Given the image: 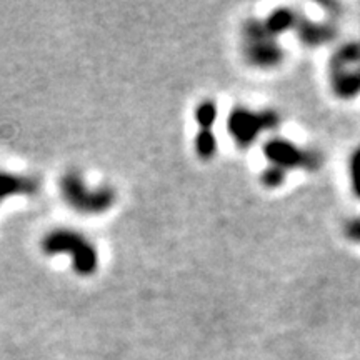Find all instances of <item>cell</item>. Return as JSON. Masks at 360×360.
I'll use <instances>...</instances> for the list:
<instances>
[{
	"instance_id": "cell-1",
	"label": "cell",
	"mask_w": 360,
	"mask_h": 360,
	"mask_svg": "<svg viewBox=\"0 0 360 360\" xmlns=\"http://www.w3.org/2000/svg\"><path fill=\"white\" fill-rule=\"evenodd\" d=\"M42 250L47 255H69L72 267L79 276H92L98 267V254L89 237L74 229H56L42 238Z\"/></svg>"
},
{
	"instance_id": "cell-14",
	"label": "cell",
	"mask_w": 360,
	"mask_h": 360,
	"mask_svg": "<svg viewBox=\"0 0 360 360\" xmlns=\"http://www.w3.org/2000/svg\"><path fill=\"white\" fill-rule=\"evenodd\" d=\"M344 232H345V237H347L349 240L360 244V217L349 220V222L345 224Z\"/></svg>"
},
{
	"instance_id": "cell-8",
	"label": "cell",
	"mask_w": 360,
	"mask_h": 360,
	"mask_svg": "<svg viewBox=\"0 0 360 360\" xmlns=\"http://www.w3.org/2000/svg\"><path fill=\"white\" fill-rule=\"evenodd\" d=\"M299 37L307 45H321L326 44L335 35V30L327 24H314V22L302 20L297 27Z\"/></svg>"
},
{
	"instance_id": "cell-12",
	"label": "cell",
	"mask_w": 360,
	"mask_h": 360,
	"mask_svg": "<svg viewBox=\"0 0 360 360\" xmlns=\"http://www.w3.org/2000/svg\"><path fill=\"white\" fill-rule=\"evenodd\" d=\"M350 180H352L355 195L360 199V147L354 152L352 159H350Z\"/></svg>"
},
{
	"instance_id": "cell-11",
	"label": "cell",
	"mask_w": 360,
	"mask_h": 360,
	"mask_svg": "<svg viewBox=\"0 0 360 360\" xmlns=\"http://www.w3.org/2000/svg\"><path fill=\"white\" fill-rule=\"evenodd\" d=\"M195 119L197 124L200 125L202 129H210L217 119V107L212 101H205L199 103L195 110Z\"/></svg>"
},
{
	"instance_id": "cell-6",
	"label": "cell",
	"mask_w": 360,
	"mask_h": 360,
	"mask_svg": "<svg viewBox=\"0 0 360 360\" xmlns=\"http://www.w3.org/2000/svg\"><path fill=\"white\" fill-rule=\"evenodd\" d=\"M264 154L272 162V167L281 169L285 172L287 169H307L314 170L321 165V155L314 150H305L295 143L283 139H274L265 143Z\"/></svg>"
},
{
	"instance_id": "cell-2",
	"label": "cell",
	"mask_w": 360,
	"mask_h": 360,
	"mask_svg": "<svg viewBox=\"0 0 360 360\" xmlns=\"http://www.w3.org/2000/svg\"><path fill=\"white\" fill-rule=\"evenodd\" d=\"M60 192L72 209L84 215H101L115 204L114 188H92L79 172H67L60 180Z\"/></svg>"
},
{
	"instance_id": "cell-5",
	"label": "cell",
	"mask_w": 360,
	"mask_h": 360,
	"mask_svg": "<svg viewBox=\"0 0 360 360\" xmlns=\"http://www.w3.org/2000/svg\"><path fill=\"white\" fill-rule=\"evenodd\" d=\"M278 124V117L272 110L254 112L249 109H236L229 117V132L240 147H249L262 130L274 129Z\"/></svg>"
},
{
	"instance_id": "cell-10",
	"label": "cell",
	"mask_w": 360,
	"mask_h": 360,
	"mask_svg": "<svg viewBox=\"0 0 360 360\" xmlns=\"http://www.w3.org/2000/svg\"><path fill=\"white\" fill-rule=\"evenodd\" d=\"M195 150L197 155L202 159H210L215 155L217 150V141H215V135L210 132V129H202L195 137Z\"/></svg>"
},
{
	"instance_id": "cell-3",
	"label": "cell",
	"mask_w": 360,
	"mask_h": 360,
	"mask_svg": "<svg viewBox=\"0 0 360 360\" xmlns=\"http://www.w3.org/2000/svg\"><path fill=\"white\" fill-rule=\"evenodd\" d=\"M328 79L332 90L340 98H354L360 94V42L342 45L330 58Z\"/></svg>"
},
{
	"instance_id": "cell-7",
	"label": "cell",
	"mask_w": 360,
	"mask_h": 360,
	"mask_svg": "<svg viewBox=\"0 0 360 360\" xmlns=\"http://www.w3.org/2000/svg\"><path fill=\"white\" fill-rule=\"evenodd\" d=\"M39 191V180L32 175H20L0 170V202L8 197L34 195Z\"/></svg>"
},
{
	"instance_id": "cell-9",
	"label": "cell",
	"mask_w": 360,
	"mask_h": 360,
	"mask_svg": "<svg viewBox=\"0 0 360 360\" xmlns=\"http://www.w3.org/2000/svg\"><path fill=\"white\" fill-rule=\"evenodd\" d=\"M264 24L274 35H278L287 32V30L295 25V15L294 12L287 11V8H278V11L274 12Z\"/></svg>"
},
{
	"instance_id": "cell-13",
	"label": "cell",
	"mask_w": 360,
	"mask_h": 360,
	"mask_svg": "<svg viewBox=\"0 0 360 360\" xmlns=\"http://www.w3.org/2000/svg\"><path fill=\"white\" fill-rule=\"evenodd\" d=\"M283 180H285V172H282V170L277 169V167L265 169L264 174H262V182H264L265 187L276 188L278 186H282Z\"/></svg>"
},
{
	"instance_id": "cell-4",
	"label": "cell",
	"mask_w": 360,
	"mask_h": 360,
	"mask_svg": "<svg viewBox=\"0 0 360 360\" xmlns=\"http://www.w3.org/2000/svg\"><path fill=\"white\" fill-rule=\"evenodd\" d=\"M244 52L247 60L260 69L276 67L282 60V49L276 35L265 27L264 22L250 20L244 27Z\"/></svg>"
}]
</instances>
